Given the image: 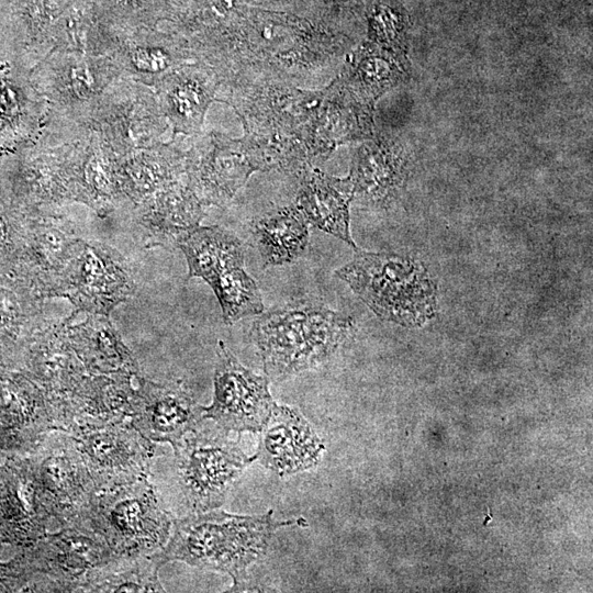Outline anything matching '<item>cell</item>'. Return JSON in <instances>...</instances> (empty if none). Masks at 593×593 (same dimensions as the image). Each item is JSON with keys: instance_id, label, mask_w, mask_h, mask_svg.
I'll return each instance as SVG.
<instances>
[{"instance_id": "cell-1", "label": "cell", "mask_w": 593, "mask_h": 593, "mask_svg": "<svg viewBox=\"0 0 593 593\" xmlns=\"http://www.w3.org/2000/svg\"><path fill=\"white\" fill-rule=\"evenodd\" d=\"M304 526L302 517L277 519L272 511L246 516L211 510L172 519L170 537L158 557L200 569L220 571L233 580L232 590L253 588L248 569L266 553L272 534L280 527Z\"/></svg>"}, {"instance_id": "cell-2", "label": "cell", "mask_w": 593, "mask_h": 593, "mask_svg": "<svg viewBox=\"0 0 593 593\" xmlns=\"http://www.w3.org/2000/svg\"><path fill=\"white\" fill-rule=\"evenodd\" d=\"M354 327L351 316L300 300L260 313L250 334L268 379L279 381L325 362Z\"/></svg>"}, {"instance_id": "cell-3", "label": "cell", "mask_w": 593, "mask_h": 593, "mask_svg": "<svg viewBox=\"0 0 593 593\" xmlns=\"http://www.w3.org/2000/svg\"><path fill=\"white\" fill-rule=\"evenodd\" d=\"M335 275L383 321L417 327L437 313V283L412 257L356 249Z\"/></svg>"}, {"instance_id": "cell-4", "label": "cell", "mask_w": 593, "mask_h": 593, "mask_svg": "<svg viewBox=\"0 0 593 593\" xmlns=\"http://www.w3.org/2000/svg\"><path fill=\"white\" fill-rule=\"evenodd\" d=\"M75 523L101 538L114 556L159 552L172 526L147 475L97 486Z\"/></svg>"}, {"instance_id": "cell-5", "label": "cell", "mask_w": 593, "mask_h": 593, "mask_svg": "<svg viewBox=\"0 0 593 593\" xmlns=\"http://www.w3.org/2000/svg\"><path fill=\"white\" fill-rule=\"evenodd\" d=\"M203 421L172 447L180 490L192 513L219 508L234 481L256 460L228 437V432Z\"/></svg>"}, {"instance_id": "cell-6", "label": "cell", "mask_w": 593, "mask_h": 593, "mask_svg": "<svg viewBox=\"0 0 593 593\" xmlns=\"http://www.w3.org/2000/svg\"><path fill=\"white\" fill-rule=\"evenodd\" d=\"M136 291L125 258L103 243L78 238L59 276L55 298L61 296L79 312L109 316Z\"/></svg>"}, {"instance_id": "cell-7", "label": "cell", "mask_w": 593, "mask_h": 593, "mask_svg": "<svg viewBox=\"0 0 593 593\" xmlns=\"http://www.w3.org/2000/svg\"><path fill=\"white\" fill-rule=\"evenodd\" d=\"M216 354L213 401L202 406L203 418L226 432H260L277 405L268 377L244 367L223 342Z\"/></svg>"}, {"instance_id": "cell-8", "label": "cell", "mask_w": 593, "mask_h": 593, "mask_svg": "<svg viewBox=\"0 0 593 593\" xmlns=\"http://www.w3.org/2000/svg\"><path fill=\"white\" fill-rule=\"evenodd\" d=\"M75 441L97 486L147 475L154 444L123 419L72 428Z\"/></svg>"}, {"instance_id": "cell-9", "label": "cell", "mask_w": 593, "mask_h": 593, "mask_svg": "<svg viewBox=\"0 0 593 593\" xmlns=\"http://www.w3.org/2000/svg\"><path fill=\"white\" fill-rule=\"evenodd\" d=\"M67 323L47 321L26 353L32 377L47 400L52 429L58 432L66 429L70 401L88 374L69 343Z\"/></svg>"}, {"instance_id": "cell-10", "label": "cell", "mask_w": 593, "mask_h": 593, "mask_svg": "<svg viewBox=\"0 0 593 593\" xmlns=\"http://www.w3.org/2000/svg\"><path fill=\"white\" fill-rule=\"evenodd\" d=\"M47 438L35 471L58 527L74 524L97 485L72 438L65 432Z\"/></svg>"}, {"instance_id": "cell-11", "label": "cell", "mask_w": 593, "mask_h": 593, "mask_svg": "<svg viewBox=\"0 0 593 593\" xmlns=\"http://www.w3.org/2000/svg\"><path fill=\"white\" fill-rule=\"evenodd\" d=\"M78 238L68 221L48 215L29 217L22 250L7 279L42 300L55 298L59 276Z\"/></svg>"}, {"instance_id": "cell-12", "label": "cell", "mask_w": 593, "mask_h": 593, "mask_svg": "<svg viewBox=\"0 0 593 593\" xmlns=\"http://www.w3.org/2000/svg\"><path fill=\"white\" fill-rule=\"evenodd\" d=\"M270 170L260 143L215 135L212 150L190 167L189 183L201 203L221 205L230 201L254 171Z\"/></svg>"}, {"instance_id": "cell-13", "label": "cell", "mask_w": 593, "mask_h": 593, "mask_svg": "<svg viewBox=\"0 0 593 593\" xmlns=\"http://www.w3.org/2000/svg\"><path fill=\"white\" fill-rule=\"evenodd\" d=\"M112 550L89 529L70 524L41 539L35 567L53 591H82L93 571L108 563Z\"/></svg>"}, {"instance_id": "cell-14", "label": "cell", "mask_w": 593, "mask_h": 593, "mask_svg": "<svg viewBox=\"0 0 593 593\" xmlns=\"http://www.w3.org/2000/svg\"><path fill=\"white\" fill-rule=\"evenodd\" d=\"M136 379L131 421L149 441L174 447L203 419L202 405L181 384Z\"/></svg>"}, {"instance_id": "cell-15", "label": "cell", "mask_w": 593, "mask_h": 593, "mask_svg": "<svg viewBox=\"0 0 593 593\" xmlns=\"http://www.w3.org/2000/svg\"><path fill=\"white\" fill-rule=\"evenodd\" d=\"M323 450V441L303 415L277 404L260 430L255 456L264 467L287 475L315 467Z\"/></svg>"}, {"instance_id": "cell-16", "label": "cell", "mask_w": 593, "mask_h": 593, "mask_svg": "<svg viewBox=\"0 0 593 593\" xmlns=\"http://www.w3.org/2000/svg\"><path fill=\"white\" fill-rule=\"evenodd\" d=\"M354 197L349 175L338 178L310 168L301 174L295 206L309 224L357 249L349 231V204Z\"/></svg>"}, {"instance_id": "cell-17", "label": "cell", "mask_w": 593, "mask_h": 593, "mask_svg": "<svg viewBox=\"0 0 593 593\" xmlns=\"http://www.w3.org/2000/svg\"><path fill=\"white\" fill-rule=\"evenodd\" d=\"M407 157L395 143L369 138L356 152L350 178L355 195L369 203L387 205L403 189L407 179Z\"/></svg>"}, {"instance_id": "cell-18", "label": "cell", "mask_w": 593, "mask_h": 593, "mask_svg": "<svg viewBox=\"0 0 593 593\" xmlns=\"http://www.w3.org/2000/svg\"><path fill=\"white\" fill-rule=\"evenodd\" d=\"M67 320V337L89 374L138 376L137 361L109 316L87 314L78 324L72 315Z\"/></svg>"}, {"instance_id": "cell-19", "label": "cell", "mask_w": 593, "mask_h": 593, "mask_svg": "<svg viewBox=\"0 0 593 593\" xmlns=\"http://www.w3.org/2000/svg\"><path fill=\"white\" fill-rule=\"evenodd\" d=\"M176 246L183 253L188 276L211 286L226 271L244 266L242 242L219 226H198L182 235Z\"/></svg>"}, {"instance_id": "cell-20", "label": "cell", "mask_w": 593, "mask_h": 593, "mask_svg": "<svg viewBox=\"0 0 593 593\" xmlns=\"http://www.w3.org/2000/svg\"><path fill=\"white\" fill-rule=\"evenodd\" d=\"M250 233L265 266L292 262L309 244V223L295 205L256 219Z\"/></svg>"}, {"instance_id": "cell-21", "label": "cell", "mask_w": 593, "mask_h": 593, "mask_svg": "<svg viewBox=\"0 0 593 593\" xmlns=\"http://www.w3.org/2000/svg\"><path fill=\"white\" fill-rule=\"evenodd\" d=\"M410 75L409 58L366 42L353 53L342 80L359 97L374 103Z\"/></svg>"}, {"instance_id": "cell-22", "label": "cell", "mask_w": 593, "mask_h": 593, "mask_svg": "<svg viewBox=\"0 0 593 593\" xmlns=\"http://www.w3.org/2000/svg\"><path fill=\"white\" fill-rule=\"evenodd\" d=\"M0 283V354L24 351L35 334L47 323L43 300L3 278Z\"/></svg>"}, {"instance_id": "cell-23", "label": "cell", "mask_w": 593, "mask_h": 593, "mask_svg": "<svg viewBox=\"0 0 593 593\" xmlns=\"http://www.w3.org/2000/svg\"><path fill=\"white\" fill-rule=\"evenodd\" d=\"M164 566L158 552L115 556L92 572L83 592H164L158 571Z\"/></svg>"}, {"instance_id": "cell-24", "label": "cell", "mask_w": 593, "mask_h": 593, "mask_svg": "<svg viewBox=\"0 0 593 593\" xmlns=\"http://www.w3.org/2000/svg\"><path fill=\"white\" fill-rule=\"evenodd\" d=\"M210 287L217 298L226 324L264 312L260 291L244 266L226 271Z\"/></svg>"}, {"instance_id": "cell-25", "label": "cell", "mask_w": 593, "mask_h": 593, "mask_svg": "<svg viewBox=\"0 0 593 593\" xmlns=\"http://www.w3.org/2000/svg\"><path fill=\"white\" fill-rule=\"evenodd\" d=\"M409 16L395 0H374L368 15V40L407 58Z\"/></svg>"}, {"instance_id": "cell-26", "label": "cell", "mask_w": 593, "mask_h": 593, "mask_svg": "<svg viewBox=\"0 0 593 593\" xmlns=\"http://www.w3.org/2000/svg\"><path fill=\"white\" fill-rule=\"evenodd\" d=\"M79 182L87 199L104 216L109 201L118 191L119 180L111 160L102 153H92L80 171Z\"/></svg>"}, {"instance_id": "cell-27", "label": "cell", "mask_w": 593, "mask_h": 593, "mask_svg": "<svg viewBox=\"0 0 593 593\" xmlns=\"http://www.w3.org/2000/svg\"><path fill=\"white\" fill-rule=\"evenodd\" d=\"M211 91L197 79L178 80L169 92L172 116L181 130L197 127L211 100Z\"/></svg>"}, {"instance_id": "cell-28", "label": "cell", "mask_w": 593, "mask_h": 593, "mask_svg": "<svg viewBox=\"0 0 593 593\" xmlns=\"http://www.w3.org/2000/svg\"><path fill=\"white\" fill-rule=\"evenodd\" d=\"M27 220L13 213L0 199V279L8 278L22 250Z\"/></svg>"}, {"instance_id": "cell-29", "label": "cell", "mask_w": 593, "mask_h": 593, "mask_svg": "<svg viewBox=\"0 0 593 593\" xmlns=\"http://www.w3.org/2000/svg\"><path fill=\"white\" fill-rule=\"evenodd\" d=\"M135 66L147 72H159L170 64L169 55L160 48H139L133 55Z\"/></svg>"}, {"instance_id": "cell-30", "label": "cell", "mask_w": 593, "mask_h": 593, "mask_svg": "<svg viewBox=\"0 0 593 593\" xmlns=\"http://www.w3.org/2000/svg\"><path fill=\"white\" fill-rule=\"evenodd\" d=\"M71 80L78 94L88 93L93 86V77L88 67H77L72 70Z\"/></svg>"}, {"instance_id": "cell-31", "label": "cell", "mask_w": 593, "mask_h": 593, "mask_svg": "<svg viewBox=\"0 0 593 593\" xmlns=\"http://www.w3.org/2000/svg\"><path fill=\"white\" fill-rule=\"evenodd\" d=\"M42 1H43V7L47 11H54L58 7V0H42Z\"/></svg>"}]
</instances>
